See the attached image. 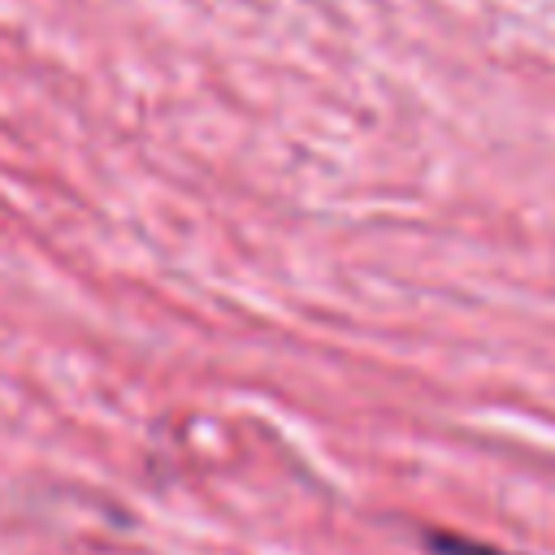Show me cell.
Returning a JSON list of instances; mask_svg holds the SVG:
<instances>
[{"label":"cell","mask_w":555,"mask_h":555,"mask_svg":"<svg viewBox=\"0 0 555 555\" xmlns=\"http://www.w3.org/2000/svg\"><path fill=\"white\" fill-rule=\"evenodd\" d=\"M438 551H442V555H499V551H490V546L460 542V538H438Z\"/></svg>","instance_id":"cell-1"}]
</instances>
